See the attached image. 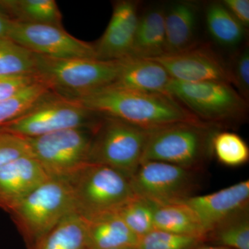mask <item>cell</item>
<instances>
[{
    "label": "cell",
    "instance_id": "16",
    "mask_svg": "<svg viewBox=\"0 0 249 249\" xmlns=\"http://www.w3.org/2000/svg\"><path fill=\"white\" fill-rule=\"evenodd\" d=\"M201 6L193 1H173L165 6V55L181 53L200 43Z\"/></svg>",
    "mask_w": 249,
    "mask_h": 249
},
{
    "label": "cell",
    "instance_id": "18",
    "mask_svg": "<svg viewBox=\"0 0 249 249\" xmlns=\"http://www.w3.org/2000/svg\"><path fill=\"white\" fill-rule=\"evenodd\" d=\"M164 14L163 5H155L141 11L129 57L152 59L165 55Z\"/></svg>",
    "mask_w": 249,
    "mask_h": 249
},
{
    "label": "cell",
    "instance_id": "27",
    "mask_svg": "<svg viewBox=\"0 0 249 249\" xmlns=\"http://www.w3.org/2000/svg\"><path fill=\"white\" fill-rule=\"evenodd\" d=\"M36 73L35 54L9 37H0V75Z\"/></svg>",
    "mask_w": 249,
    "mask_h": 249
},
{
    "label": "cell",
    "instance_id": "8",
    "mask_svg": "<svg viewBox=\"0 0 249 249\" xmlns=\"http://www.w3.org/2000/svg\"><path fill=\"white\" fill-rule=\"evenodd\" d=\"M99 117L79 103L51 91L0 129L24 138H34L62 129L91 127Z\"/></svg>",
    "mask_w": 249,
    "mask_h": 249
},
{
    "label": "cell",
    "instance_id": "34",
    "mask_svg": "<svg viewBox=\"0 0 249 249\" xmlns=\"http://www.w3.org/2000/svg\"><path fill=\"white\" fill-rule=\"evenodd\" d=\"M12 20L0 11V37H7Z\"/></svg>",
    "mask_w": 249,
    "mask_h": 249
},
{
    "label": "cell",
    "instance_id": "24",
    "mask_svg": "<svg viewBox=\"0 0 249 249\" xmlns=\"http://www.w3.org/2000/svg\"><path fill=\"white\" fill-rule=\"evenodd\" d=\"M206 245L231 249H249V209L242 210L214 227L206 235Z\"/></svg>",
    "mask_w": 249,
    "mask_h": 249
},
{
    "label": "cell",
    "instance_id": "29",
    "mask_svg": "<svg viewBox=\"0 0 249 249\" xmlns=\"http://www.w3.org/2000/svg\"><path fill=\"white\" fill-rule=\"evenodd\" d=\"M206 241L201 237L178 235L165 231L154 229L139 237L136 249H193Z\"/></svg>",
    "mask_w": 249,
    "mask_h": 249
},
{
    "label": "cell",
    "instance_id": "22",
    "mask_svg": "<svg viewBox=\"0 0 249 249\" xmlns=\"http://www.w3.org/2000/svg\"><path fill=\"white\" fill-rule=\"evenodd\" d=\"M29 249H89L86 219L68 214Z\"/></svg>",
    "mask_w": 249,
    "mask_h": 249
},
{
    "label": "cell",
    "instance_id": "13",
    "mask_svg": "<svg viewBox=\"0 0 249 249\" xmlns=\"http://www.w3.org/2000/svg\"><path fill=\"white\" fill-rule=\"evenodd\" d=\"M139 4L138 1L130 0L114 3L106 31L93 43L96 58L119 60L130 55L141 13Z\"/></svg>",
    "mask_w": 249,
    "mask_h": 249
},
{
    "label": "cell",
    "instance_id": "10",
    "mask_svg": "<svg viewBox=\"0 0 249 249\" xmlns=\"http://www.w3.org/2000/svg\"><path fill=\"white\" fill-rule=\"evenodd\" d=\"M195 172L164 162L142 161L129 178L134 195L155 204L179 202L193 196Z\"/></svg>",
    "mask_w": 249,
    "mask_h": 249
},
{
    "label": "cell",
    "instance_id": "30",
    "mask_svg": "<svg viewBox=\"0 0 249 249\" xmlns=\"http://www.w3.org/2000/svg\"><path fill=\"white\" fill-rule=\"evenodd\" d=\"M230 64L232 86L247 101L249 96V47L245 43L234 55Z\"/></svg>",
    "mask_w": 249,
    "mask_h": 249
},
{
    "label": "cell",
    "instance_id": "26",
    "mask_svg": "<svg viewBox=\"0 0 249 249\" xmlns=\"http://www.w3.org/2000/svg\"><path fill=\"white\" fill-rule=\"evenodd\" d=\"M155 203L135 196L116 211L127 227L141 237L155 229Z\"/></svg>",
    "mask_w": 249,
    "mask_h": 249
},
{
    "label": "cell",
    "instance_id": "23",
    "mask_svg": "<svg viewBox=\"0 0 249 249\" xmlns=\"http://www.w3.org/2000/svg\"><path fill=\"white\" fill-rule=\"evenodd\" d=\"M0 11L11 20L62 27V14L54 0H2Z\"/></svg>",
    "mask_w": 249,
    "mask_h": 249
},
{
    "label": "cell",
    "instance_id": "1",
    "mask_svg": "<svg viewBox=\"0 0 249 249\" xmlns=\"http://www.w3.org/2000/svg\"><path fill=\"white\" fill-rule=\"evenodd\" d=\"M67 98L98 115L149 130L178 123L203 122L168 93L134 91L110 85Z\"/></svg>",
    "mask_w": 249,
    "mask_h": 249
},
{
    "label": "cell",
    "instance_id": "32",
    "mask_svg": "<svg viewBox=\"0 0 249 249\" xmlns=\"http://www.w3.org/2000/svg\"><path fill=\"white\" fill-rule=\"evenodd\" d=\"M42 80L37 73L0 75V101L12 97L28 87Z\"/></svg>",
    "mask_w": 249,
    "mask_h": 249
},
{
    "label": "cell",
    "instance_id": "11",
    "mask_svg": "<svg viewBox=\"0 0 249 249\" xmlns=\"http://www.w3.org/2000/svg\"><path fill=\"white\" fill-rule=\"evenodd\" d=\"M32 53L58 59H97L93 43L50 24L11 22L8 37Z\"/></svg>",
    "mask_w": 249,
    "mask_h": 249
},
{
    "label": "cell",
    "instance_id": "31",
    "mask_svg": "<svg viewBox=\"0 0 249 249\" xmlns=\"http://www.w3.org/2000/svg\"><path fill=\"white\" fill-rule=\"evenodd\" d=\"M27 155L31 154L26 138L0 129V166Z\"/></svg>",
    "mask_w": 249,
    "mask_h": 249
},
{
    "label": "cell",
    "instance_id": "9",
    "mask_svg": "<svg viewBox=\"0 0 249 249\" xmlns=\"http://www.w3.org/2000/svg\"><path fill=\"white\" fill-rule=\"evenodd\" d=\"M92 127L62 129L26 139L31 156L49 178L68 181L89 163Z\"/></svg>",
    "mask_w": 249,
    "mask_h": 249
},
{
    "label": "cell",
    "instance_id": "35",
    "mask_svg": "<svg viewBox=\"0 0 249 249\" xmlns=\"http://www.w3.org/2000/svg\"><path fill=\"white\" fill-rule=\"evenodd\" d=\"M193 249H231L226 248V247H219V246H214L210 245H203L196 248Z\"/></svg>",
    "mask_w": 249,
    "mask_h": 249
},
{
    "label": "cell",
    "instance_id": "5",
    "mask_svg": "<svg viewBox=\"0 0 249 249\" xmlns=\"http://www.w3.org/2000/svg\"><path fill=\"white\" fill-rule=\"evenodd\" d=\"M67 181L76 212L87 220L115 213L135 196L129 178L107 165L88 163Z\"/></svg>",
    "mask_w": 249,
    "mask_h": 249
},
{
    "label": "cell",
    "instance_id": "12",
    "mask_svg": "<svg viewBox=\"0 0 249 249\" xmlns=\"http://www.w3.org/2000/svg\"><path fill=\"white\" fill-rule=\"evenodd\" d=\"M151 60L164 67L173 80L185 83L217 81L232 85L229 62L206 42H200L181 53L163 55Z\"/></svg>",
    "mask_w": 249,
    "mask_h": 249
},
{
    "label": "cell",
    "instance_id": "17",
    "mask_svg": "<svg viewBox=\"0 0 249 249\" xmlns=\"http://www.w3.org/2000/svg\"><path fill=\"white\" fill-rule=\"evenodd\" d=\"M120 62L117 77L111 85L143 92L167 93L173 78L160 63L134 57L121 59Z\"/></svg>",
    "mask_w": 249,
    "mask_h": 249
},
{
    "label": "cell",
    "instance_id": "7",
    "mask_svg": "<svg viewBox=\"0 0 249 249\" xmlns=\"http://www.w3.org/2000/svg\"><path fill=\"white\" fill-rule=\"evenodd\" d=\"M34 54L36 73L53 91L66 97L112 84L120 69V60L58 59Z\"/></svg>",
    "mask_w": 249,
    "mask_h": 249
},
{
    "label": "cell",
    "instance_id": "19",
    "mask_svg": "<svg viewBox=\"0 0 249 249\" xmlns=\"http://www.w3.org/2000/svg\"><path fill=\"white\" fill-rule=\"evenodd\" d=\"M87 223L89 249L136 247L138 243L139 237L116 212L93 218Z\"/></svg>",
    "mask_w": 249,
    "mask_h": 249
},
{
    "label": "cell",
    "instance_id": "21",
    "mask_svg": "<svg viewBox=\"0 0 249 249\" xmlns=\"http://www.w3.org/2000/svg\"><path fill=\"white\" fill-rule=\"evenodd\" d=\"M206 29L213 41L221 47H242L247 29L225 7L222 1L208 3L204 8Z\"/></svg>",
    "mask_w": 249,
    "mask_h": 249
},
{
    "label": "cell",
    "instance_id": "4",
    "mask_svg": "<svg viewBox=\"0 0 249 249\" xmlns=\"http://www.w3.org/2000/svg\"><path fill=\"white\" fill-rule=\"evenodd\" d=\"M150 131L100 115L92 127L89 163L107 165L129 179L142 163Z\"/></svg>",
    "mask_w": 249,
    "mask_h": 249
},
{
    "label": "cell",
    "instance_id": "2",
    "mask_svg": "<svg viewBox=\"0 0 249 249\" xmlns=\"http://www.w3.org/2000/svg\"><path fill=\"white\" fill-rule=\"evenodd\" d=\"M218 129L204 122H187L152 129L142 162H164L196 172L212 155L211 142Z\"/></svg>",
    "mask_w": 249,
    "mask_h": 249
},
{
    "label": "cell",
    "instance_id": "6",
    "mask_svg": "<svg viewBox=\"0 0 249 249\" xmlns=\"http://www.w3.org/2000/svg\"><path fill=\"white\" fill-rule=\"evenodd\" d=\"M73 212L76 209L70 183L65 180L49 178L9 214L29 249Z\"/></svg>",
    "mask_w": 249,
    "mask_h": 249
},
{
    "label": "cell",
    "instance_id": "36",
    "mask_svg": "<svg viewBox=\"0 0 249 249\" xmlns=\"http://www.w3.org/2000/svg\"><path fill=\"white\" fill-rule=\"evenodd\" d=\"M111 249H136L135 247H122V248H116Z\"/></svg>",
    "mask_w": 249,
    "mask_h": 249
},
{
    "label": "cell",
    "instance_id": "3",
    "mask_svg": "<svg viewBox=\"0 0 249 249\" xmlns=\"http://www.w3.org/2000/svg\"><path fill=\"white\" fill-rule=\"evenodd\" d=\"M166 93L199 120L217 127L239 124L248 115V101L229 83L172 79Z\"/></svg>",
    "mask_w": 249,
    "mask_h": 249
},
{
    "label": "cell",
    "instance_id": "25",
    "mask_svg": "<svg viewBox=\"0 0 249 249\" xmlns=\"http://www.w3.org/2000/svg\"><path fill=\"white\" fill-rule=\"evenodd\" d=\"M211 150L218 161L227 166H240L249 160L248 145L240 136L234 132H216L211 142Z\"/></svg>",
    "mask_w": 249,
    "mask_h": 249
},
{
    "label": "cell",
    "instance_id": "14",
    "mask_svg": "<svg viewBox=\"0 0 249 249\" xmlns=\"http://www.w3.org/2000/svg\"><path fill=\"white\" fill-rule=\"evenodd\" d=\"M31 155L0 166V209L10 213L37 187L49 179Z\"/></svg>",
    "mask_w": 249,
    "mask_h": 249
},
{
    "label": "cell",
    "instance_id": "15",
    "mask_svg": "<svg viewBox=\"0 0 249 249\" xmlns=\"http://www.w3.org/2000/svg\"><path fill=\"white\" fill-rule=\"evenodd\" d=\"M183 201L196 212L207 234L219 223L249 208V181H240L215 193L191 196Z\"/></svg>",
    "mask_w": 249,
    "mask_h": 249
},
{
    "label": "cell",
    "instance_id": "33",
    "mask_svg": "<svg viewBox=\"0 0 249 249\" xmlns=\"http://www.w3.org/2000/svg\"><path fill=\"white\" fill-rule=\"evenodd\" d=\"M222 4L247 29L249 26V0H224Z\"/></svg>",
    "mask_w": 249,
    "mask_h": 249
},
{
    "label": "cell",
    "instance_id": "28",
    "mask_svg": "<svg viewBox=\"0 0 249 249\" xmlns=\"http://www.w3.org/2000/svg\"><path fill=\"white\" fill-rule=\"evenodd\" d=\"M53 91L46 82L40 81L0 101V127L22 115L42 96Z\"/></svg>",
    "mask_w": 249,
    "mask_h": 249
},
{
    "label": "cell",
    "instance_id": "20",
    "mask_svg": "<svg viewBox=\"0 0 249 249\" xmlns=\"http://www.w3.org/2000/svg\"><path fill=\"white\" fill-rule=\"evenodd\" d=\"M155 229L178 235L201 237L206 241V232L194 211L185 201L155 204Z\"/></svg>",
    "mask_w": 249,
    "mask_h": 249
}]
</instances>
